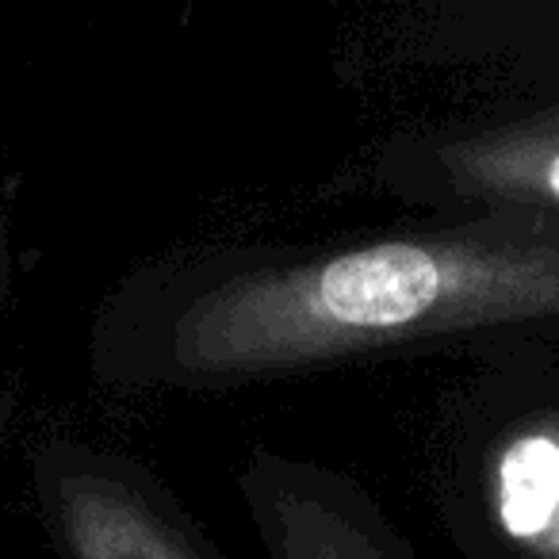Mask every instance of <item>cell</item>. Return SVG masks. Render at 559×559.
<instances>
[{"label": "cell", "instance_id": "2", "mask_svg": "<svg viewBox=\"0 0 559 559\" xmlns=\"http://www.w3.org/2000/svg\"><path fill=\"white\" fill-rule=\"evenodd\" d=\"M433 506L464 559H559V353L483 360L452 391Z\"/></svg>", "mask_w": 559, "mask_h": 559}, {"label": "cell", "instance_id": "3", "mask_svg": "<svg viewBox=\"0 0 559 559\" xmlns=\"http://www.w3.org/2000/svg\"><path fill=\"white\" fill-rule=\"evenodd\" d=\"M479 93L391 131L372 154L376 188L426 218L559 223V20Z\"/></svg>", "mask_w": 559, "mask_h": 559}, {"label": "cell", "instance_id": "5", "mask_svg": "<svg viewBox=\"0 0 559 559\" xmlns=\"http://www.w3.org/2000/svg\"><path fill=\"white\" fill-rule=\"evenodd\" d=\"M238 495L264 559H418L376 495L334 464L257 444Z\"/></svg>", "mask_w": 559, "mask_h": 559}, {"label": "cell", "instance_id": "4", "mask_svg": "<svg viewBox=\"0 0 559 559\" xmlns=\"http://www.w3.org/2000/svg\"><path fill=\"white\" fill-rule=\"evenodd\" d=\"M43 533L62 559H223L173 487L139 456L43 437L27 460Z\"/></svg>", "mask_w": 559, "mask_h": 559}, {"label": "cell", "instance_id": "6", "mask_svg": "<svg viewBox=\"0 0 559 559\" xmlns=\"http://www.w3.org/2000/svg\"><path fill=\"white\" fill-rule=\"evenodd\" d=\"M12 280H16V257H12V218L0 200V342H4V322L12 307ZM4 414H9V395L0 391V433H4Z\"/></svg>", "mask_w": 559, "mask_h": 559}, {"label": "cell", "instance_id": "1", "mask_svg": "<svg viewBox=\"0 0 559 559\" xmlns=\"http://www.w3.org/2000/svg\"><path fill=\"white\" fill-rule=\"evenodd\" d=\"M441 353H559V223L452 215L185 249L127 272L88 322V376L119 395H215Z\"/></svg>", "mask_w": 559, "mask_h": 559}]
</instances>
